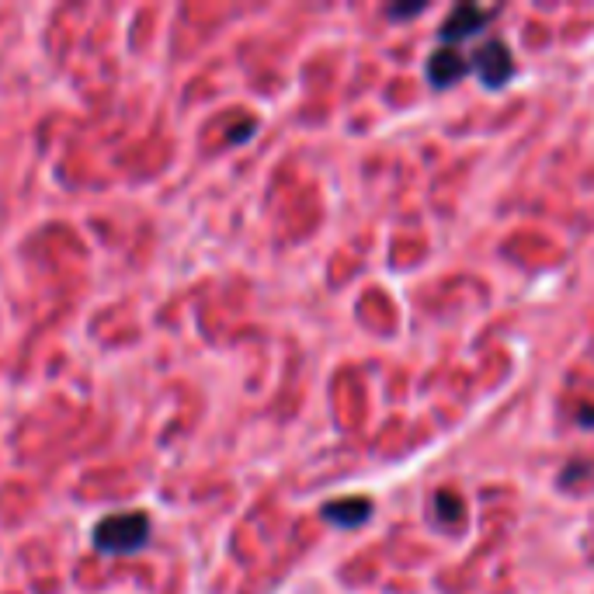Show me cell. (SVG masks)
I'll use <instances>...</instances> for the list:
<instances>
[{"instance_id":"6da1fadb","label":"cell","mask_w":594,"mask_h":594,"mask_svg":"<svg viewBox=\"0 0 594 594\" xmlns=\"http://www.w3.org/2000/svg\"><path fill=\"white\" fill-rule=\"evenodd\" d=\"M150 539V518L143 511H122V515H108L94 525V546L108 556L136 553Z\"/></svg>"},{"instance_id":"7a4b0ae2","label":"cell","mask_w":594,"mask_h":594,"mask_svg":"<svg viewBox=\"0 0 594 594\" xmlns=\"http://www.w3.org/2000/svg\"><path fill=\"white\" fill-rule=\"evenodd\" d=\"M473 70H476V77H480L487 87H501L504 80H508L511 73H515V60H511V49L504 46L501 39L483 42V46L473 53Z\"/></svg>"},{"instance_id":"3957f363","label":"cell","mask_w":594,"mask_h":594,"mask_svg":"<svg viewBox=\"0 0 594 594\" xmlns=\"http://www.w3.org/2000/svg\"><path fill=\"white\" fill-rule=\"evenodd\" d=\"M469 70H473V63H469L456 46L438 49V53H431V60H428V80L438 87V91H442V87H452L456 80L466 77Z\"/></svg>"},{"instance_id":"277c9868","label":"cell","mask_w":594,"mask_h":594,"mask_svg":"<svg viewBox=\"0 0 594 594\" xmlns=\"http://www.w3.org/2000/svg\"><path fill=\"white\" fill-rule=\"evenodd\" d=\"M490 14L494 11H483V7H476V4H459L456 11L442 21L438 35H442L445 42H462V39H469V35L480 32V28L490 21Z\"/></svg>"},{"instance_id":"5b68a950","label":"cell","mask_w":594,"mask_h":594,"mask_svg":"<svg viewBox=\"0 0 594 594\" xmlns=\"http://www.w3.org/2000/svg\"><path fill=\"white\" fill-rule=\"evenodd\" d=\"M369 515H372V504L365 501V497H341V501L324 504L327 522L344 525V528H358L362 522H369Z\"/></svg>"},{"instance_id":"8992f818","label":"cell","mask_w":594,"mask_h":594,"mask_svg":"<svg viewBox=\"0 0 594 594\" xmlns=\"http://www.w3.org/2000/svg\"><path fill=\"white\" fill-rule=\"evenodd\" d=\"M435 522L445 528H459L466 522V501H462L459 490H449V487L438 490L435 494Z\"/></svg>"},{"instance_id":"52a82bcc","label":"cell","mask_w":594,"mask_h":594,"mask_svg":"<svg viewBox=\"0 0 594 594\" xmlns=\"http://www.w3.org/2000/svg\"><path fill=\"white\" fill-rule=\"evenodd\" d=\"M417 11H421V4H410V7H390L393 18H410V14H417Z\"/></svg>"},{"instance_id":"ba28073f","label":"cell","mask_w":594,"mask_h":594,"mask_svg":"<svg viewBox=\"0 0 594 594\" xmlns=\"http://www.w3.org/2000/svg\"><path fill=\"white\" fill-rule=\"evenodd\" d=\"M581 414H584V417H581V424H584V428H591V424H594V410H591V407H584Z\"/></svg>"}]
</instances>
